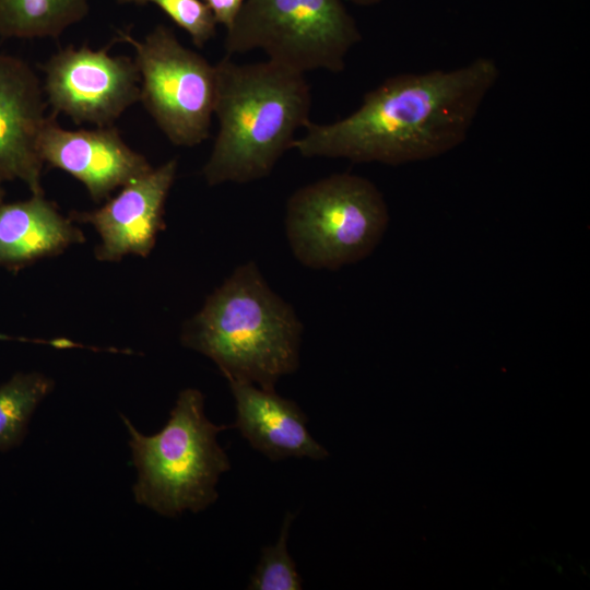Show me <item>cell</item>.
<instances>
[{
  "mask_svg": "<svg viewBox=\"0 0 590 590\" xmlns=\"http://www.w3.org/2000/svg\"><path fill=\"white\" fill-rule=\"evenodd\" d=\"M116 1L121 4L145 5V0H116Z\"/></svg>",
  "mask_w": 590,
  "mask_h": 590,
  "instance_id": "cell-20",
  "label": "cell"
},
{
  "mask_svg": "<svg viewBox=\"0 0 590 590\" xmlns=\"http://www.w3.org/2000/svg\"><path fill=\"white\" fill-rule=\"evenodd\" d=\"M284 224L291 250L303 266L335 270L375 250L388 227L389 211L373 181L340 173L294 191Z\"/></svg>",
  "mask_w": 590,
  "mask_h": 590,
  "instance_id": "cell-5",
  "label": "cell"
},
{
  "mask_svg": "<svg viewBox=\"0 0 590 590\" xmlns=\"http://www.w3.org/2000/svg\"><path fill=\"white\" fill-rule=\"evenodd\" d=\"M4 181L3 177L1 176L0 174V205L4 202L3 201V198H4V192H3V188H2V182Z\"/></svg>",
  "mask_w": 590,
  "mask_h": 590,
  "instance_id": "cell-21",
  "label": "cell"
},
{
  "mask_svg": "<svg viewBox=\"0 0 590 590\" xmlns=\"http://www.w3.org/2000/svg\"><path fill=\"white\" fill-rule=\"evenodd\" d=\"M351 2L362 5V7H370L380 3L382 0H350Z\"/></svg>",
  "mask_w": 590,
  "mask_h": 590,
  "instance_id": "cell-19",
  "label": "cell"
},
{
  "mask_svg": "<svg viewBox=\"0 0 590 590\" xmlns=\"http://www.w3.org/2000/svg\"><path fill=\"white\" fill-rule=\"evenodd\" d=\"M166 14L185 31L198 48L209 43L216 33L217 23L203 0H145Z\"/></svg>",
  "mask_w": 590,
  "mask_h": 590,
  "instance_id": "cell-17",
  "label": "cell"
},
{
  "mask_svg": "<svg viewBox=\"0 0 590 590\" xmlns=\"http://www.w3.org/2000/svg\"><path fill=\"white\" fill-rule=\"evenodd\" d=\"M115 40L132 47L140 74V102L177 146H196L210 135L216 97V68L186 47L166 25L143 38L117 31Z\"/></svg>",
  "mask_w": 590,
  "mask_h": 590,
  "instance_id": "cell-7",
  "label": "cell"
},
{
  "mask_svg": "<svg viewBox=\"0 0 590 590\" xmlns=\"http://www.w3.org/2000/svg\"><path fill=\"white\" fill-rule=\"evenodd\" d=\"M362 40L342 0H245L226 30L227 56L262 50L268 60L302 73L345 68Z\"/></svg>",
  "mask_w": 590,
  "mask_h": 590,
  "instance_id": "cell-6",
  "label": "cell"
},
{
  "mask_svg": "<svg viewBox=\"0 0 590 590\" xmlns=\"http://www.w3.org/2000/svg\"><path fill=\"white\" fill-rule=\"evenodd\" d=\"M54 388V379L36 370L17 371L0 385V452L23 444L35 411Z\"/></svg>",
  "mask_w": 590,
  "mask_h": 590,
  "instance_id": "cell-15",
  "label": "cell"
},
{
  "mask_svg": "<svg viewBox=\"0 0 590 590\" xmlns=\"http://www.w3.org/2000/svg\"><path fill=\"white\" fill-rule=\"evenodd\" d=\"M43 83L21 58L0 52V174L44 194L38 141L47 119Z\"/></svg>",
  "mask_w": 590,
  "mask_h": 590,
  "instance_id": "cell-11",
  "label": "cell"
},
{
  "mask_svg": "<svg viewBox=\"0 0 590 590\" xmlns=\"http://www.w3.org/2000/svg\"><path fill=\"white\" fill-rule=\"evenodd\" d=\"M137 479V504L163 517L200 512L217 498V483L231 470L217 435L226 429L209 420L204 396L196 388L181 390L165 425L153 435L139 432L121 416Z\"/></svg>",
  "mask_w": 590,
  "mask_h": 590,
  "instance_id": "cell-4",
  "label": "cell"
},
{
  "mask_svg": "<svg viewBox=\"0 0 590 590\" xmlns=\"http://www.w3.org/2000/svg\"><path fill=\"white\" fill-rule=\"evenodd\" d=\"M499 76L491 57L451 70L389 76L350 115L310 121L292 149L304 157L388 165L438 157L464 142Z\"/></svg>",
  "mask_w": 590,
  "mask_h": 590,
  "instance_id": "cell-1",
  "label": "cell"
},
{
  "mask_svg": "<svg viewBox=\"0 0 590 590\" xmlns=\"http://www.w3.org/2000/svg\"><path fill=\"white\" fill-rule=\"evenodd\" d=\"M178 168L176 158L129 180L114 197L90 211H73L76 223L91 225L99 237L98 261L116 262L126 256L148 257L165 228V204Z\"/></svg>",
  "mask_w": 590,
  "mask_h": 590,
  "instance_id": "cell-9",
  "label": "cell"
},
{
  "mask_svg": "<svg viewBox=\"0 0 590 590\" xmlns=\"http://www.w3.org/2000/svg\"><path fill=\"white\" fill-rule=\"evenodd\" d=\"M38 150L44 165L79 180L95 202L107 200L116 189L152 167L144 155L123 141L114 125L70 130L52 114L40 131Z\"/></svg>",
  "mask_w": 590,
  "mask_h": 590,
  "instance_id": "cell-10",
  "label": "cell"
},
{
  "mask_svg": "<svg viewBox=\"0 0 590 590\" xmlns=\"http://www.w3.org/2000/svg\"><path fill=\"white\" fill-rule=\"evenodd\" d=\"M294 515L284 517L280 535L272 545L261 550L259 562L250 576L249 590H300L303 579L287 550V539Z\"/></svg>",
  "mask_w": 590,
  "mask_h": 590,
  "instance_id": "cell-16",
  "label": "cell"
},
{
  "mask_svg": "<svg viewBox=\"0 0 590 590\" xmlns=\"http://www.w3.org/2000/svg\"><path fill=\"white\" fill-rule=\"evenodd\" d=\"M215 68L219 131L202 176L209 186L266 178L310 122L305 73L268 59L239 63L227 55Z\"/></svg>",
  "mask_w": 590,
  "mask_h": 590,
  "instance_id": "cell-2",
  "label": "cell"
},
{
  "mask_svg": "<svg viewBox=\"0 0 590 590\" xmlns=\"http://www.w3.org/2000/svg\"><path fill=\"white\" fill-rule=\"evenodd\" d=\"M43 90L52 115L76 125L111 126L140 102V74L133 58L108 46H67L42 66Z\"/></svg>",
  "mask_w": 590,
  "mask_h": 590,
  "instance_id": "cell-8",
  "label": "cell"
},
{
  "mask_svg": "<svg viewBox=\"0 0 590 590\" xmlns=\"http://www.w3.org/2000/svg\"><path fill=\"white\" fill-rule=\"evenodd\" d=\"M303 323L255 261L238 266L186 320L181 344L210 358L228 381L275 390L299 367Z\"/></svg>",
  "mask_w": 590,
  "mask_h": 590,
  "instance_id": "cell-3",
  "label": "cell"
},
{
  "mask_svg": "<svg viewBox=\"0 0 590 590\" xmlns=\"http://www.w3.org/2000/svg\"><path fill=\"white\" fill-rule=\"evenodd\" d=\"M211 10L217 25L227 30L237 17L245 0H203Z\"/></svg>",
  "mask_w": 590,
  "mask_h": 590,
  "instance_id": "cell-18",
  "label": "cell"
},
{
  "mask_svg": "<svg viewBox=\"0 0 590 590\" xmlns=\"http://www.w3.org/2000/svg\"><path fill=\"white\" fill-rule=\"evenodd\" d=\"M84 241L76 222L44 194L0 205V268L20 270Z\"/></svg>",
  "mask_w": 590,
  "mask_h": 590,
  "instance_id": "cell-13",
  "label": "cell"
},
{
  "mask_svg": "<svg viewBox=\"0 0 590 590\" xmlns=\"http://www.w3.org/2000/svg\"><path fill=\"white\" fill-rule=\"evenodd\" d=\"M88 12V0H0V36L56 39Z\"/></svg>",
  "mask_w": 590,
  "mask_h": 590,
  "instance_id": "cell-14",
  "label": "cell"
},
{
  "mask_svg": "<svg viewBox=\"0 0 590 590\" xmlns=\"http://www.w3.org/2000/svg\"><path fill=\"white\" fill-rule=\"evenodd\" d=\"M235 401L234 427L248 444L271 461L290 458L323 460L329 456L307 428L308 417L275 390L228 381Z\"/></svg>",
  "mask_w": 590,
  "mask_h": 590,
  "instance_id": "cell-12",
  "label": "cell"
}]
</instances>
